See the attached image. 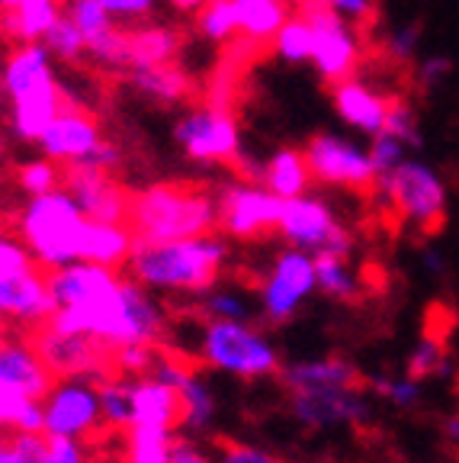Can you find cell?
<instances>
[{"label": "cell", "mask_w": 459, "mask_h": 463, "mask_svg": "<svg viewBox=\"0 0 459 463\" xmlns=\"http://www.w3.org/2000/svg\"><path fill=\"white\" fill-rule=\"evenodd\" d=\"M421 258H424V268L431 270V274H440V270H444V254L434 251V248H424Z\"/></svg>", "instance_id": "94428289"}, {"label": "cell", "mask_w": 459, "mask_h": 463, "mask_svg": "<svg viewBox=\"0 0 459 463\" xmlns=\"http://www.w3.org/2000/svg\"><path fill=\"white\" fill-rule=\"evenodd\" d=\"M167 4H171L177 14H196V10H200L206 0H167Z\"/></svg>", "instance_id": "be15d7a7"}, {"label": "cell", "mask_w": 459, "mask_h": 463, "mask_svg": "<svg viewBox=\"0 0 459 463\" xmlns=\"http://www.w3.org/2000/svg\"><path fill=\"white\" fill-rule=\"evenodd\" d=\"M373 187L379 190L389 210L398 213L411 229L431 235L444 225L450 190H446L444 174L427 161L408 155L395 171L379 174Z\"/></svg>", "instance_id": "8992f818"}, {"label": "cell", "mask_w": 459, "mask_h": 463, "mask_svg": "<svg viewBox=\"0 0 459 463\" xmlns=\"http://www.w3.org/2000/svg\"><path fill=\"white\" fill-rule=\"evenodd\" d=\"M235 4L238 36L254 45H270L276 29L293 14L289 0H231Z\"/></svg>", "instance_id": "83f0119b"}, {"label": "cell", "mask_w": 459, "mask_h": 463, "mask_svg": "<svg viewBox=\"0 0 459 463\" xmlns=\"http://www.w3.org/2000/svg\"><path fill=\"white\" fill-rule=\"evenodd\" d=\"M289 415L299 425L331 431V428L360 425L370 419L366 386H318V390H289Z\"/></svg>", "instance_id": "9a60e30c"}, {"label": "cell", "mask_w": 459, "mask_h": 463, "mask_svg": "<svg viewBox=\"0 0 459 463\" xmlns=\"http://www.w3.org/2000/svg\"><path fill=\"white\" fill-rule=\"evenodd\" d=\"M52 297L49 283H45V270L29 268L23 274L0 277V328H39L49 322L52 316Z\"/></svg>", "instance_id": "ac0fdd59"}, {"label": "cell", "mask_w": 459, "mask_h": 463, "mask_svg": "<svg viewBox=\"0 0 459 463\" xmlns=\"http://www.w3.org/2000/svg\"><path fill=\"white\" fill-rule=\"evenodd\" d=\"M235 80H231V74H219L212 84H209L206 90V103H216V107H231V94H235Z\"/></svg>", "instance_id": "91938a15"}, {"label": "cell", "mask_w": 459, "mask_h": 463, "mask_svg": "<svg viewBox=\"0 0 459 463\" xmlns=\"http://www.w3.org/2000/svg\"><path fill=\"white\" fill-rule=\"evenodd\" d=\"M280 380L289 390H318V386H363V373L353 361L341 354L309 357L280 367Z\"/></svg>", "instance_id": "603a6c76"}, {"label": "cell", "mask_w": 459, "mask_h": 463, "mask_svg": "<svg viewBox=\"0 0 459 463\" xmlns=\"http://www.w3.org/2000/svg\"><path fill=\"white\" fill-rule=\"evenodd\" d=\"M331 103H334V113L341 116V123L351 126L360 136H379L386 129V109H389V97L376 94L373 87L360 80L357 74L341 84H334L331 90Z\"/></svg>", "instance_id": "44dd1931"}, {"label": "cell", "mask_w": 459, "mask_h": 463, "mask_svg": "<svg viewBox=\"0 0 459 463\" xmlns=\"http://www.w3.org/2000/svg\"><path fill=\"white\" fill-rule=\"evenodd\" d=\"M0 338H4V335H0Z\"/></svg>", "instance_id": "003e7915"}, {"label": "cell", "mask_w": 459, "mask_h": 463, "mask_svg": "<svg viewBox=\"0 0 459 463\" xmlns=\"http://www.w3.org/2000/svg\"><path fill=\"white\" fill-rule=\"evenodd\" d=\"M180 33L161 23H142L129 29V68L164 65L180 55Z\"/></svg>", "instance_id": "f546056e"}, {"label": "cell", "mask_w": 459, "mask_h": 463, "mask_svg": "<svg viewBox=\"0 0 459 463\" xmlns=\"http://www.w3.org/2000/svg\"><path fill=\"white\" fill-rule=\"evenodd\" d=\"M196 361L238 380H267L283 367L270 335L254 322H235V318H206Z\"/></svg>", "instance_id": "5b68a950"}, {"label": "cell", "mask_w": 459, "mask_h": 463, "mask_svg": "<svg viewBox=\"0 0 459 463\" xmlns=\"http://www.w3.org/2000/svg\"><path fill=\"white\" fill-rule=\"evenodd\" d=\"M408 373L415 380H446L453 373V361L446 354V345L437 338V335H424L421 341L415 345V351L408 354Z\"/></svg>", "instance_id": "d590c367"}, {"label": "cell", "mask_w": 459, "mask_h": 463, "mask_svg": "<svg viewBox=\"0 0 459 463\" xmlns=\"http://www.w3.org/2000/svg\"><path fill=\"white\" fill-rule=\"evenodd\" d=\"M49 326L58 332L87 335L116 351L126 345H164L167 312L151 297V289L132 277L116 274L78 303L58 306L49 316Z\"/></svg>", "instance_id": "6da1fadb"}, {"label": "cell", "mask_w": 459, "mask_h": 463, "mask_svg": "<svg viewBox=\"0 0 459 463\" xmlns=\"http://www.w3.org/2000/svg\"><path fill=\"white\" fill-rule=\"evenodd\" d=\"M61 187L78 200L80 213L97 222H126L129 216V200L132 194L116 181L109 171H94V167H78L68 165L61 167Z\"/></svg>", "instance_id": "e0dca14e"}, {"label": "cell", "mask_w": 459, "mask_h": 463, "mask_svg": "<svg viewBox=\"0 0 459 463\" xmlns=\"http://www.w3.org/2000/svg\"><path fill=\"white\" fill-rule=\"evenodd\" d=\"M219 229L238 241H254L267 232H276L283 200L258 181H229L216 194Z\"/></svg>", "instance_id": "4fadbf2b"}, {"label": "cell", "mask_w": 459, "mask_h": 463, "mask_svg": "<svg viewBox=\"0 0 459 463\" xmlns=\"http://www.w3.org/2000/svg\"><path fill=\"white\" fill-rule=\"evenodd\" d=\"M14 431H23V434H42V399H33L20 412L16 419Z\"/></svg>", "instance_id": "680465c9"}, {"label": "cell", "mask_w": 459, "mask_h": 463, "mask_svg": "<svg viewBox=\"0 0 459 463\" xmlns=\"http://www.w3.org/2000/svg\"><path fill=\"white\" fill-rule=\"evenodd\" d=\"M417 45H421V29L405 23V26H395L386 36V55L398 65H408L411 58H417Z\"/></svg>", "instance_id": "f907efd6"}, {"label": "cell", "mask_w": 459, "mask_h": 463, "mask_svg": "<svg viewBox=\"0 0 459 463\" xmlns=\"http://www.w3.org/2000/svg\"><path fill=\"white\" fill-rule=\"evenodd\" d=\"M132 425L171 428V431H180L177 390L151 373L132 376Z\"/></svg>", "instance_id": "7402d4cb"}, {"label": "cell", "mask_w": 459, "mask_h": 463, "mask_svg": "<svg viewBox=\"0 0 459 463\" xmlns=\"http://www.w3.org/2000/svg\"><path fill=\"white\" fill-rule=\"evenodd\" d=\"M100 4L116 23H138L155 14L158 0H100Z\"/></svg>", "instance_id": "db71d44e"}, {"label": "cell", "mask_w": 459, "mask_h": 463, "mask_svg": "<svg viewBox=\"0 0 459 463\" xmlns=\"http://www.w3.org/2000/svg\"><path fill=\"white\" fill-rule=\"evenodd\" d=\"M276 235L286 245L302 248L315 254H353V235L331 210L322 196L302 194L293 200H283L280 222H276Z\"/></svg>", "instance_id": "30bf717a"}, {"label": "cell", "mask_w": 459, "mask_h": 463, "mask_svg": "<svg viewBox=\"0 0 459 463\" xmlns=\"http://www.w3.org/2000/svg\"><path fill=\"white\" fill-rule=\"evenodd\" d=\"M315 287L338 303H357L363 297V277L347 254H315Z\"/></svg>", "instance_id": "4dcf8cb0"}, {"label": "cell", "mask_w": 459, "mask_h": 463, "mask_svg": "<svg viewBox=\"0 0 459 463\" xmlns=\"http://www.w3.org/2000/svg\"><path fill=\"white\" fill-rule=\"evenodd\" d=\"M273 55L280 58L283 65H309L312 61V29L299 14H289L286 23L276 29V36L270 39Z\"/></svg>", "instance_id": "836d02e7"}, {"label": "cell", "mask_w": 459, "mask_h": 463, "mask_svg": "<svg viewBox=\"0 0 459 463\" xmlns=\"http://www.w3.org/2000/svg\"><path fill=\"white\" fill-rule=\"evenodd\" d=\"M0 97H4V87H0Z\"/></svg>", "instance_id": "03108f58"}, {"label": "cell", "mask_w": 459, "mask_h": 463, "mask_svg": "<svg viewBox=\"0 0 459 463\" xmlns=\"http://www.w3.org/2000/svg\"><path fill=\"white\" fill-rule=\"evenodd\" d=\"M173 142L193 165H235L241 152V126L231 107L202 103L173 123Z\"/></svg>", "instance_id": "8fae6325"}, {"label": "cell", "mask_w": 459, "mask_h": 463, "mask_svg": "<svg viewBox=\"0 0 459 463\" xmlns=\"http://www.w3.org/2000/svg\"><path fill=\"white\" fill-rule=\"evenodd\" d=\"M196 33L206 43L229 45L238 39V20H235V4L231 0H206L196 10Z\"/></svg>", "instance_id": "e575fe53"}, {"label": "cell", "mask_w": 459, "mask_h": 463, "mask_svg": "<svg viewBox=\"0 0 459 463\" xmlns=\"http://www.w3.org/2000/svg\"><path fill=\"white\" fill-rule=\"evenodd\" d=\"M229 264V241L216 232L196 239H136L126 270L136 283L161 297H200L216 287Z\"/></svg>", "instance_id": "7a4b0ae2"}, {"label": "cell", "mask_w": 459, "mask_h": 463, "mask_svg": "<svg viewBox=\"0 0 459 463\" xmlns=\"http://www.w3.org/2000/svg\"><path fill=\"white\" fill-rule=\"evenodd\" d=\"M453 74V58L450 55H431V58H421L415 65V78L424 90H431V87L444 84L446 78Z\"/></svg>", "instance_id": "11a10c76"}, {"label": "cell", "mask_w": 459, "mask_h": 463, "mask_svg": "<svg viewBox=\"0 0 459 463\" xmlns=\"http://www.w3.org/2000/svg\"><path fill=\"white\" fill-rule=\"evenodd\" d=\"M328 4L347 23H370L376 16V0H328Z\"/></svg>", "instance_id": "9f6ffc18"}, {"label": "cell", "mask_w": 459, "mask_h": 463, "mask_svg": "<svg viewBox=\"0 0 459 463\" xmlns=\"http://www.w3.org/2000/svg\"><path fill=\"white\" fill-rule=\"evenodd\" d=\"M267 190L280 196V200H293V196L309 194L312 171L305 165L302 148H276L270 158L264 161V177H260Z\"/></svg>", "instance_id": "f1b7e54d"}, {"label": "cell", "mask_w": 459, "mask_h": 463, "mask_svg": "<svg viewBox=\"0 0 459 463\" xmlns=\"http://www.w3.org/2000/svg\"><path fill=\"white\" fill-rule=\"evenodd\" d=\"M42 43H45V49L52 52V58L65 61V65H74V61H80V58L87 55L84 36H80V29L71 23V16H65V10L52 23V29L42 36Z\"/></svg>", "instance_id": "f35d334b"}, {"label": "cell", "mask_w": 459, "mask_h": 463, "mask_svg": "<svg viewBox=\"0 0 459 463\" xmlns=\"http://www.w3.org/2000/svg\"><path fill=\"white\" fill-rule=\"evenodd\" d=\"M315 287V258L302 248L286 245L273 258L270 270L258 283V306L267 326H286L309 303Z\"/></svg>", "instance_id": "9c48e42d"}, {"label": "cell", "mask_w": 459, "mask_h": 463, "mask_svg": "<svg viewBox=\"0 0 459 463\" xmlns=\"http://www.w3.org/2000/svg\"><path fill=\"white\" fill-rule=\"evenodd\" d=\"M58 16V0H7V7L0 10V33L14 43H42Z\"/></svg>", "instance_id": "484cf974"}, {"label": "cell", "mask_w": 459, "mask_h": 463, "mask_svg": "<svg viewBox=\"0 0 459 463\" xmlns=\"http://www.w3.org/2000/svg\"><path fill=\"white\" fill-rule=\"evenodd\" d=\"M126 222L136 239H196L219 229V206L216 196L206 190L161 181L132 194Z\"/></svg>", "instance_id": "3957f363"}, {"label": "cell", "mask_w": 459, "mask_h": 463, "mask_svg": "<svg viewBox=\"0 0 459 463\" xmlns=\"http://www.w3.org/2000/svg\"><path fill=\"white\" fill-rule=\"evenodd\" d=\"M312 181L344 190H370L376 184V167L370 161V148L338 132H315L302 148Z\"/></svg>", "instance_id": "7c38bea8"}, {"label": "cell", "mask_w": 459, "mask_h": 463, "mask_svg": "<svg viewBox=\"0 0 459 463\" xmlns=\"http://www.w3.org/2000/svg\"><path fill=\"white\" fill-rule=\"evenodd\" d=\"M366 148H370V161H373L376 174L395 171V167L402 165V161L411 155L408 145H405L398 136H392V132H379V136H373Z\"/></svg>", "instance_id": "bcb514c9"}, {"label": "cell", "mask_w": 459, "mask_h": 463, "mask_svg": "<svg viewBox=\"0 0 459 463\" xmlns=\"http://www.w3.org/2000/svg\"><path fill=\"white\" fill-rule=\"evenodd\" d=\"M100 138H103L100 126H97L94 116L71 107V103H65L61 113L49 123V129L39 136L36 145H39V152H42V158L68 167V165H74L80 155L90 152Z\"/></svg>", "instance_id": "d6986e66"}, {"label": "cell", "mask_w": 459, "mask_h": 463, "mask_svg": "<svg viewBox=\"0 0 459 463\" xmlns=\"http://www.w3.org/2000/svg\"><path fill=\"white\" fill-rule=\"evenodd\" d=\"M132 245H136V235H132L129 222H97V219H87L84 232H80V260L122 270L132 254Z\"/></svg>", "instance_id": "cb8c5ba5"}, {"label": "cell", "mask_w": 459, "mask_h": 463, "mask_svg": "<svg viewBox=\"0 0 459 463\" xmlns=\"http://www.w3.org/2000/svg\"><path fill=\"white\" fill-rule=\"evenodd\" d=\"M97 390H100V415L107 434H126L132 425V380L107 373L97 380Z\"/></svg>", "instance_id": "d6a6232c"}, {"label": "cell", "mask_w": 459, "mask_h": 463, "mask_svg": "<svg viewBox=\"0 0 459 463\" xmlns=\"http://www.w3.org/2000/svg\"><path fill=\"white\" fill-rule=\"evenodd\" d=\"M0 463H45V434L0 431Z\"/></svg>", "instance_id": "b9f144b4"}, {"label": "cell", "mask_w": 459, "mask_h": 463, "mask_svg": "<svg viewBox=\"0 0 459 463\" xmlns=\"http://www.w3.org/2000/svg\"><path fill=\"white\" fill-rule=\"evenodd\" d=\"M151 376H158V380L177 390L180 434L183 438H200L212 428V421H216V392L190 357L171 351V347H161L158 357H155V367H151Z\"/></svg>", "instance_id": "5bb4252c"}, {"label": "cell", "mask_w": 459, "mask_h": 463, "mask_svg": "<svg viewBox=\"0 0 459 463\" xmlns=\"http://www.w3.org/2000/svg\"><path fill=\"white\" fill-rule=\"evenodd\" d=\"M61 165L49 158H39V161H26V165L16 167V187L23 190L26 196H39V194H49V190L61 187Z\"/></svg>", "instance_id": "60d3db41"}, {"label": "cell", "mask_w": 459, "mask_h": 463, "mask_svg": "<svg viewBox=\"0 0 459 463\" xmlns=\"http://www.w3.org/2000/svg\"><path fill=\"white\" fill-rule=\"evenodd\" d=\"M363 386H366V392H376V396H382L386 402H392L395 409H415V405H421V396H424L421 380H415L411 373H405V376H386V373L363 376Z\"/></svg>", "instance_id": "8d00e7d4"}, {"label": "cell", "mask_w": 459, "mask_h": 463, "mask_svg": "<svg viewBox=\"0 0 459 463\" xmlns=\"http://www.w3.org/2000/svg\"><path fill=\"white\" fill-rule=\"evenodd\" d=\"M164 463H216V457L196 448V441H190V438H177V444H173L171 457Z\"/></svg>", "instance_id": "6f0895ef"}, {"label": "cell", "mask_w": 459, "mask_h": 463, "mask_svg": "<svg viewBox=\"0 0 459 463\" xmlns=\"http://www.w3.org/2000/svg\"><path fill=\"white\" fill-rule=\"evenodd\" d=\"M87 216L65 187L26 196L16 213V235L42 270H55L80 260V232Z\"/></svg>", "instance_id": "277c9868"}, {"label": "cell", "mask_w": 459, "mask_h": 463, "mask_svg": "<svg viewBox=\"0 0 459 463\" xmlns=\"http://www.w3.org/2000/svg\"><path fill=\"white\" fill-rule=\"evenodd\" d=\"M122 438V454L119 463H164L171 457L173 444H177L180 431L171 428H148V425H132Z\"/></svg>", "instance_id": "1f68e13d"}, {"label": "cell", "mask_w": 459, "mask_h": 463, "mask_svg": "<svg viewBox=\"0 0 459 463\" xmlns=\"http://www.w3.org/2000/svg\"><path fill=\"white\" fill-rule=\"evenodd\" d=\"M200 309L206 318H235V322H251L254 306L244 297L241 289L231 287H209L206 293H200Z\"/></svg>", "instance_id": "74e56055"}, {"label": "cell", "mask_w": 459, "mask_h": 463, "mask_svg": "<svg viewBox=\"0 0 459 463\" xmlns=\"http://www.w3.org/2000/svg\"><path fill=\"white\" fill-rule=\"evenodd\" d=\"M87 55L103 68H129V29L116 23L107 36L87 45Z\"/></svg>", "instance_id": "ee69618b"}, {"label": "cell", "mask_w": 459, "mask_h": 463, "mask_svg": "<svg viewBox=\"0 0 459 463\" xmlns=\"http://www.w3.org/2000/svg\"><path fill=\"white\" fill-rule=\"evenodd\" d=\"M49 78H55V65H52V52L45 49V43H16V49L0 68V87L7 100Z\"/></svg>", "instance_id": "d4e9b609"}, {"label": "cell", "mask_w": 459, "mask_h": 463, "mask_svg": "<svg viewBox=\"0 0 459 463\" xmlns=\"http://www.w3.org/2000/svg\"><path fill=\"white\" fill-rule=\"evenodd\" d=\"M78 167H94V171H109L113 174L116 167L122 165V148L116 142H109V138H100V142L90 148L87 155H80L78 161H74Z\"/></svg>", "instance_id": "f5cc1de1"}, {"label": "cell", "mask_w": 459, "mask_h": 463, "mask_svg": "<svg viewBox=\"0 0 459 463\" xmlns=\"http://www.w3.org/2000/svg\"><path fill=\"white\" fill-rule=\"evenodd\" d=\"M392 136L402 138L408 148H421V123H417V109L411 107L405 97H389V109H386V129Z\"/></svg>", "instance_id": "7bdbcfd3"}, {"label": "cell", "mask_w": 459, "mask_h": 463, "mask_svg": "<svg viewBox=\"0 0 459 463\" xmlns=\"http://www.w3.org/2000/svg\"><path fill=\"white\" fill-rule=\"evenodd\" d=\"M440 431H444V438L450 444H459V415H450V419H444V428H440Z\"/></svg>", "instance_id": "6125c7cd"}, {"label": "cell", "mask_w": 459, "mask_h": 463, "mask_svg": "<svg viewBox=\"0 0 459 463\" xmlns=\"http://www.w3.org/2000/svg\"><path fill=\"white\" fill-rule=\"evenodd\" d=\"M129 80L138 94H145L148 100L164 103H183L193 94V80L177 61H164V65H151V68H129Z\"/></svg>", "instance_id": "4316f807"}, {"label": "cell", "mask_w": 459, "mask_h": 463, "mask_svg": "<svg viewBox=\"0 0 459 463\" xmlns=\"http://www.w3.org/2000/svg\"><path fill=\"white\" fill-rule=\"evenodd\" d=\"M42 434L100 441L107 438L100 415V390L90 376H55L42 396Z\"/></svg>", "instance_id": "ba28073f"}, {"label": "cell", "mask_w": 459, "mask_h": 463, "mask_svg": "<svg viewBox=\"0 0 459 463\" xmlns=\"http://www.w3.org/2000/svg\"><path fill=\"white\" fill-rule=\"evenodd\" d=\"M212 457H216V463H286L276 454H270V450L244 441H219Z\"/></svg>", "instance_id": "c3c4849f"}, {"label": "cell", "mask_w": 459, "mask_h": 463, "mask_svg": "<svg viewBox=\"0 0 459 463\" xmlns=\"http://www.w3.org/2000/svg\"><path fill=\"white\" fill-rule=\"evenodd\" d=\"M65 103V90H61L58 78H49L42 84L23 90V94L10 97V132H14V138L36 145Z\"/></svg>", "instance_id": "ffe728a7"}, {"label": "cell", "mask_w": 459, "mask_h": 463, "mask_svg": "<svg viewBox=\"0 0 459 463\" xmlns=\"http://www.w3.org/2000/svg\"><path fill=\"white\" fill-rule=\"evenodd\" d=\"M164 345H126L113 351V373L119 376H145L155 367V357Z\"/></svg>", "instance_id": "f6af8a7d"}, {"label": "cell", "mask_w": 459, "mask_h": 463, "mask_svg": "<svg viewBox=\"0 0 459 463\" xmlns=\"http://www.w3.org/2000/svg\"><path fill=\"white\" fill-rule=\"evenodd\" d=\"M61 10H65V16H71V23L80 29V36H84L87 45L103 39L116 26V20L103 10L100 0H68Z\"/></svg>", "instance_id": "ab89813d"}, {"label": "cell", "mask_w": 459, "mask_h": 463, "mask_svg": "<svg viewBox=\"0 0 459 463\" xmlns=\"http://www.w3.org/2000/svg\"><path fill=\"white\" fill-rule=\"evenodd\" d=\"M36 268V260L29 254V248L23 245L20 235H7L0 232V277L23 274V270Z\"/></svg>", "instance_id": "681fc988"}, {"label": "cell", "mask_w": 459, "mask_h": 463, "mask_svg": "<svg viewBox=\"0 0 459 463\" xmlns=\"http://www.w3.org/2000/svg\"><path fill=\"white\" fill-rule=\"evenodd\" d=\"M312 29V68L328 84L353 78L363 61V43L341 14H334L328 0H295V10Z\"/></svg>", "instance_id": "52a82bcc"}, {"label": "cell", "mask_w": 459, "mask_h": 463, "mask_svg": "<svg viewBox=\"0 0 459 463\" xmlns=\"http://www.w3.org/2000/svg\"><path fill=\"white\" fill-rule=\"evenodd\" d=\"M29 402H33V399H29L20 386H14L10 380L0 376V431H14L16 419H20V412Z\"/></svg>", "instance_id": "816d5d0a"}, {"label": "cell", "mask_w": 459, "mask_h": 463, "mask_svg": "<svg viewBox=\"0 0 459 463\" xmlns=\"http://www.w3.org/2000/svg\"><path fill=\"white\" fill-rule=\"evenodd\" d=\"M45 463H94V444L80 438L45 434Z\"/></svg>", "instance_id": "7dc6e473"}, {"label": "cell", "mask_w": 459, "mask_h": 463, "mask_svg": "<svg viewBox=\"0 0 459 463\" xmlns=\"http://www.w3.org/2000/svg\"><path fill=\"white\" fill-rule=\"evenodd\" d=\"M4 7H7V0H0V10H4Z\"/></svg>", "instance_id": "e7e4bbea"}, {"label": "cell", "mask_w": 459, "mask_h": 463, "mask_svg": "<svg viewBox=\"0 0 459 463\" xmlns=\"http://www.w3.org/2000/svg\"><path fill=\"white\" fill-rule=\"evenodd\" d=\"M33 345L49 364L55 376H90V380H103L113 373V351L103 347L100 341L87 338V335L58 332L49 322L33 328Z\"/></svg>", "instance_id": "2e32d148"}]
</instances>
